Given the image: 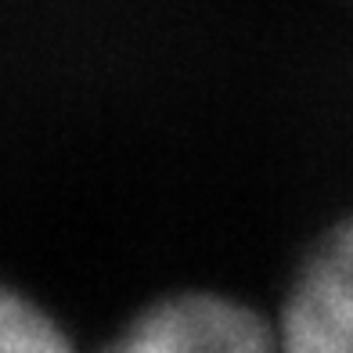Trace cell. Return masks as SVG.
I'll list each match as a JSON object with an SVG mask.
<instances>
[{"instance_id": "2", "label": "cell", "mask_w": 353, "mask_h": 353, "mask_svg": "<svg viewBox=\"0 0 353 353\" xmlns=\"http://www.w3.org/2000/svg\"><path fill=\"white\" fill-rule=\"evenodd\" d=\"M281 353H353V220L307 256L278 325Z\"/></svg>"}, {"instance_id": "3", "label": "cell", "mask_w": 353, "mask_h": 353, "mask_svg": "<svg viewBox=\"0 0 353 353\" xmlns=\"http://www.w3.org/2000/svg\"><path fill=\"white\" fill-rule=\"evenodd\" d=\"M0 353H76L61 325L29 296L0 285Z\"/></svg>"}, {"instance_id": "1", "label": "cell", "mask_w": 353, "mask_h": 353, "mask_svg": "<svg viewBox=\"0 0 353 353\" xmlns=\"http://www.w3.org/2000/svg\"><path fill=\"white\" fill-rule=\"evenodd\" d=\"M105 353H281V346L256 310L216 292H184L137 314Z\"/></svg>"}]
</instances>
